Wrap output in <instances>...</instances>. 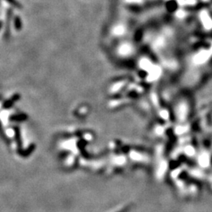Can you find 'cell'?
Segmentation results:
<instances>
[{"instance_id":"6da1fadb","label":"cell","mask_w":212,"mask_h":212,"mask_svg":"<svg viewBox=\"0 0 212 212\" xmlns=\"http://www.w3.org/2000/svg\"><path fill=\"white\" fill-rule=\"evenodd\" d=\"M19 98H20V96H19L18 94L14 95V96H13L11 98L9 99L8 101H6V102L5 103L3 104V107L5 108V109H8V108H10L13 105H14V103H15L16 102H17V100H18Z\"/></svg>"},{"instance_id":"7a4b0ae2","label":"cell","mask_w":212,"mask_h":212,"mask_svg":"<svg viewBox=\"0 0 212 212\" xmlns=\"http://www.w3.org/2000/svg\"><path fill=\"white\" fill-rule=\"evenodd\" d=\"M28 118L27 115L25 114H17L11 116V120H17V121H23L25 120Z\"/></svg>"}]
</instances>
